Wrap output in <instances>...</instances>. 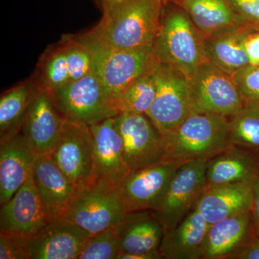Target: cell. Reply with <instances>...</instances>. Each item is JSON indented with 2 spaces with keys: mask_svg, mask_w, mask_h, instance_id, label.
Segmentation results:
<instances>
[{
  "mask_svg": "<svg viewBox=\"0 0 259 259\" xmlns=\"http://www.w3.org/2000/svg\"><path fill=\"white\" fill-rule=\"evenodd\" d=\"M163 7L159 0H122L103 12L100 22L88 32L97 41L115 49L153 46Z\"/></svg>",
  "mask_w": 259,
  "mask_h": 259,
  "instance_id": "cell-1",
  "label": "cell"
},
{
  "mask_svg": "<svg viewBox=\"0 0 259 259\" xmlns=\"http://www.w3.org/2000/svg\"><path fill=\"white\" fill-rule=\"evenodd\" d=\"M204 37L189 15L168 2L163 7L159 30L153 42L156 60L190 79L207 61Z\"/></svg>",
  "mask_w": 259,
  "mask_h": 259,
  "instance_id": "cell-2",
  "label": "cell"
},
{
  "mask_svg": "<svg viewBox=\"0 0 259 259\" xmlns=\"http://www.w3.org/2000/svg\"><path fill=\"white\" fill-rule=\"evenodd\" d=\"M77 36L91 53L94 72L101 81L114 107V102L121 93L151 71L157 62L153 46L136 49H115L97 41L88 32Z\"/></svg>",
  "mask_w": 259,
  "mask_h": 259,
  "instance_id": "cell-3",
  "label": "cell"
},
{
  "mask_svg": "<svg viewBox=\"0 0 259 259\" xmlns=\"http://www.w3.org/2000/svg\"><path fill=\"white\" fill-rule=\"evenodd\" d=\"M164 140L166 158L182 162L209 161L232 145L228 117L194 112Z\"/></svg>",
  "mask_w": 259,
  "mask_h": 259,
  "instance_id": "cell-4",
  "label": "cell"
},
{
  "mask_svg": "<svg viewBox=\"0 0 259 259\" xmlns=\"http://www.w3.org/2000/svg\"><path fill=\"white\" fill-rule=\"evenodd\" d=\"M126 214L117 187L95 181L78 188L61 218L92 236L118 224Z\"/></svg>",
  "mask_w": 259,
  "mask_h": 259,
  "instance_id": "cell-5",
  "label": "cell"
},
{
  "mask_svg": "<svg viewBox=\"0 0 259 259\" xmlns=\"http://www.w3.org/2000/svg\"><path fill=\"white\" fill-rule=\"evenodd\" d=\"M93 71L88 47L77 35H63L44 51L32 76L39 88L51 91L81 79Z\"/></svg>",
  "mask_w": 259,
  "mask_h": 259,
  "instance_id": "cell-6",
  "label": "cell"
},
{
  "mask_svg": "<svg viewBox=\"0 0 259 259\" xmlns=\"http://www.w3.org/2000/svg\"><path fill=\"white\" fill-rule=\"evenodd\" d=\"M192 112L229 117L245 100L233 76L205 61L188 79Z\"/></svg>",
  "mask_w": 259,
  "mask_h": 259,
  "instance_id": "cell-7",
  "label": "cell"
},
{
  "mask_svg": "<svg viewBox=\"0 0 259 259\" xmlns=\"http://www.w3.org/2000/svg\"><path fill=\"white\" fill-rule=\"evenodd\" d=\"M61 115L88 125L118 115L95 72L49 91Z\"/></svg>",
  "mask_w": 259,
  "mask_h": 259,
  "instance_id": "cell-8",
  "label": "cell"
},
{
  "mask_svg": "<svg viewBox=\"0 0 259 259\" xmlns=\"http://www.w3.org/2000/svg\"><path fill=\"white\" fill-rule=\"evenodd\" d=\"M154 78L156 96L146 115L165 138L192 112L189 81L176 70L158 61Z\"/></svg>",
  "mask_w": 259,
  "mask_h": 259,
  "instance_id": "cell-9",
  "label": "cell"
},
{
  "mask_svg": "<svg viewBox=\"0 0 259 259\" xmlns=\"http://www.w3.org/2000/svg\"><path fill=\"white\" fill-rule=\"evenodd\" d=\"M49 155L78 187L95 182L93 134L88 124L64 118Z\"/></svg>",
  "mask_w": 259,
  "mask_h": 259,
  "instance_id": "cell-10",
  "label": "cell"
},
{
  "mask_svg": "<svg viewBox=\"0 0 259 259\" xmlns=\"http://www.w3.org/2000/svg\"><path fill=\"white\" fill-rule=\"evenodd\" d=\"M207 162L204 160L185 162L172 177L163 197L153 209L165 230L180 223L194 208L207 188Z\"/></svg>",
  "mask_w": 259,
  "mask_h": 259,
  "instance_id": "cell-11",
  "label": "cell"
},
{
  "mask_svg": "<svg viewBox=\"0 0 259 259\" xmlns=\"http://www.w3.org/2000/svg\"><path fill=\"white\" fill-rule=\"evenodd\" d=\"M114 120L130 172L166 158L164 138L147 115L121 113Z\"/></svg>",
  "mask_w": 259,
  "mask_h": 259,
  "instance_id": "cell-12",
  "label": "cell"
},
{
  "mask_svg": "<svg viewBox=\"0 0 259 259\" xmlns=\"http://www.w3.org/2000/svg\"><path fill=\"white\" fill-rule=\"evenodd\" d=\"M184 163L166 158L129 172L117 187L126 212L156 208L172 177Z\"/></svg>",
  "mask_w": 259,
  "mask_h": 259,
  "instance_id": "cell-13",
  "label": "cell"
},
{
  "mask_svg": "<svg viewBox=\"0 0 259 259\" xmlns=\"http://www.w3.org/2000/svg\"><path fill=\"white\" fill-rule=\"evenodd\" d=\"M52 220L49 209L37 192L31 174L14 196L1 205L0 232L33 236Z\"/></svg>",
  "mask_w": 259,
  "mask_h": 259,
  "instance_id": "cell-14",
  "label": "cell"
},
{
  "mask_svg": "<svg viewBox=\"0 0 259 259\" xmlns=\"http://www.w3.org/2000/svg\"><path fill=\"white\" fill-rule=\"evenodd\" d=\"M119 253L134 259H162L160 245L164 227L151 209L127 213L117 225Z\"/></svg>",
  "mask_w": 259,
  "mask_h": 259,
  "instance_id": "cell-15",
  "label": "cell"
},
{
  "mask_svg": "<svg viewBox=\"0 0 259 259\" xmlns=\"http://www.w3.org/2000/svg\"><path fill=\"white\" fill-rule=\"evenodd\" d=\"M64 120L51 93L38 87L20 132L28 139L36 156L50 154Z\"/></svg>",
  "mask_w": 259,
  "mask_h": 259,
  "instance_id": "cell-16",
  "label": "cell"
},
{
  "mask_svg": "<svg viewBox=\"0 0 259 259\" xmlns=\"http://www.w3.org/2000/svg\"><path fill=\"white\" fill-rule=\"evenodd\" d=\"M114 117L95 122L90 127L93 139L95 181L117 187L130 171Z\"/></svg>",
  "mask_w": 259,
  "mask_h": 259,
  "instance_id": "cell-17",
  "label": "cell"
},
{
  "mask_svg": "<svg viewBox=\"0 0 259 259\" xmlns=\"http://www.w3.org/2000/svg\"><path fill=\"white\" fill-rule=\"evenodd\" d=\"M91 235L64 218L52 220L41 231L28 237L30 259H78Z\"/></svg>",
  "mask_w": 259,
  "mask_h": 259,
  "instance_id": "cell-18",
  "label": "cell"
},
{
  "mask_svg": "<svg viewBox=\"0 0 259 259\" xmlns=\"http://www.w3.org/2000/svg\"><path fill=\"white\" fill-rule=\"evenodd\" d=\"M255 238L251 209L223 218L209 226L203 259H228Z\"/></svg>",
  "mask_w": 259,
  "mask_h": 259,
  "instance_id": "cell-19",
  "label": "cell"
},
{
  "mask_svg": "<svg viewBox=\"0 0 259 259\" xmlns=\"http://www.w3.org/2000/svg\"><path fill=\"white\" fill-rule=\"evenodd\" d=\"M32 177L53 220L62 218L79 187L61 171L49 154L36 156Z\"/></svg>",
  "mask_w": 259,
  "mask_h": 259,
  "instance_id": "cell-20",
  "label": "cell"
},
{
  "mask_svg": "<svg viewBox=\"0 0 259 259\" xmlns=\"http://www.w3.org/2000/svg\"><path fill=\"white\" fill-rule=\"evenodd\" d=\"M0 144V204L3 205L31 175L36 154L21 132Z\"/></svg>",
  "mask_w": 259,
  "mask_h": 259,
  "instance_id": "cell-21",
  "label": "cell"
},
{
  "mask_svg": "<svg viewBox=\"0 0 259 259\" xmlns=\"http://www.w3.org/2000/svg\"><path fill=\"white\" fill-rule=\"evenodd\" d=\"M255 180L207 187L194 207L209 225L249 210L251 209Z\"/></svg>",
  "mask_w": 259,
  "mask_h": 259,
  "instance_id": "cell-22",
  "label": "cell"
},
{
  "mask_svg": "<svg viewBox=\"0 0 259 259\" xmlns=\"http://www.w3.org/2000/svg\"><path fill=\"white\" fill-rule=\"evenodd\" d=\"M209 224L194 207L180 223L164 231L159 253L163 259H203Z\"/></svg>",
  "mask_w": 259,
  "mask_h": 259,
  "instance_id": "cell-23",
  "label": "cell"
},
{
  "mask_svg": "<svg viewBox=\"0 0 259 259\" xmlns=\"http://www.w3.org/2000/svg\"><path fill=\"white\" fill-rule=\"evenodd\" d=\"M259 174V155L231 145L207 162V187L253 180Z\"/></svg>",
  "mask_w": 259,
  "mask_h": 259,
  "instance_id": "cell-24",
  "label": "cell"
},
{
  "mask_svg": "<svg viewBox=\"0 0 259 259\" xmlns=\"http://www.w3.org/2000/svg\"><path fill=\"white\" fill-rule=\"evenodd\" d=\"M169 2L182 8L205 37L240 27L248 26L234 13L228 0H169Z\"/></svg>",
  "mask_w": 259,
  "mask_h": 259,
  "instance_id": "cell-25",
  "label": "cell"
},
{
  "mask_svg": "<svg viewBox=\"0 0 259 259\" xmlns=\"http://www.w3.org/2000/svg\"><path fill=\"white\" fill-rule=\"evenodd\" d=\"M253 30H258L243 26L206 36L204 40L206 59L232 76L249 64L243 42L246 34Z\"/></svg>",
  "mask_w": 259,
  "mask_h": 259,
  "instance_id": "cell-26",
  "label": "cell"
},
{
  "mask_svg": "<svg viewBox=\"0 0 259 259\" xmlns=\"http://www.w3.org/2000/svg\"><path fill=\"white\" fill-rule=\"evenodd\" d=\"M38 90L32 76L5 92L0 99V144L21 131L25 115Z\"/></svg>",
  "mask_w": 259,
  "mask_h": 259,
  "instance_id": "cell-27",
  "label": "cell"
},
{
  "mask_svg": "<svg viewBox=\"0 0 259 259\" xmlns=\"http://www.w3.org/2000/svg\"><path fill=\"white\" fill-rule=\"evenodd\" d=\"M228 122L232 145L259 155V103L245 100Z\"/></svg>",
  "mask_w": 259,
  "mask_h": 259,
  "instance_id": "cell-28",
  "label": "cell"
},
{
  "mask_svg": "<svg viewBox=\"0 0 259 259\" xmlns=\"http://www.w3.org/2000/svg\"><path fill=\"white\" fill-rule=\"evenodd\" d=\"M154 68L131 83L116 98L114 106L118 115L147 114L156 96Z\"/></svg>",
  "mask_w": 259,
  "mask_h": 259,
  "instance_id": "cell-29",
  "label": "cell"
},
{
  "mask_svg": "<svg viewBox=\"0 0 259 259\" xmlns=\"http://www.w3.org/2000/svg\"><path fill=\"white\" fill-rule=\"evenodd\" d=\"M118 253L116 225L89 237L78 259H117Z\"/></svg>",
  "mask_w": 259,
  "mask_h": 259,
  "instance_id": "cell-30",
  "label": "cell"
},
{
  "mask_svg": "<svg viewBox=\"0 0 259 259\" xmlns=\"http://www.w3.org/2000/svg\"><path fill=\"white\" fill-rule=\"evenodd\" d=\"M232 76L245 100L259 103V65L248 64Z\"/></svg>",
  "mask_w": 259,
  "mask_h": 259,
  "instance_id": "cell-31",
  "label": "cell"
},
{
  "mask_svg": "<svg viewBox=\"0 0 259 259\" xmlns=\"http://www.w3.org/2000/svg\"><path fill=\"white\" fill-rule=\"evenodd\" d=\"M0 258L30 259L28 237L0 232Z\"/></svg>",
  "mask_w": 259,
  "mask_h": 259,
  "instance_id": "cell-32",
  "label": "cell"
},
{
  "mask_svg": "<svg viewBox=\"0 0 259 259\" xmlns=\"http://www.w3.org/2000/svg\"><path fill=\"white\" fill-rule=\"evenodd\" d=\"M242 21L259 30V0H228Z\"/></svg>",
  "mask_w": 259,
  "mask_h": 259,
  "instance_id": "cell-33",
  "label": "cell"
},
{
  "mask_svg": "<svg viewBox=\"0 0 259 259\" xmlns=\"http://www.w3.org/2000/svg\"><path fill=\"white\" fill-rule=\"evenodd\" d=\"M243 44L249 64L259 65V30L247 33Z\"/></svg>",
  "mask_w": 259,
  "mask_h": 259,
  "instance_id": "cell-34",
  "label": "cell"
},
{
  "mask_svg": "<svg viewBox=\"0 0 259 259\" xmlns=\"http://www.w3.org/2000/svg\"><path fill=\"white\" fill-rule=\"evenodd\" d=\"M228 259H259V238H255L251 243L238 250Z\"/></svg>",
  "mask_w": 259,
  "mask_h": 259,
  "instance_id": "cell-35",
  "label": "cell"
},
{
  "mask_svg": "<svg viewBox=\"0 0 259 259\" xmlns=\"http://www.w3.org/2000/svg\"><path fill=\"white\" fill-rule=\"evenodd\" d=\"M251 212L254 224L255 236L259 238V174L253 184Z\"/></svg>",
  "mask_w": 259,
  "mask_h": 259,
  "instance_id": "cell-36",
  "label": "cell"
},
{
  "mask_svg": "<svg viewBox=\"0 0 259 259\" xmlns=\"http://www.w3.org/2000/svg\"><path fill=\"white\" fill-rule=\"evenodd\" d=\"M97 8L101 10L102 13L110 9L113 5L120 3L122 0H93Z\"/></svg>",
  "mask_w": 259,
  "mask_h": 259,
  "instance_id": "cell-37",
  "label": "cell"
},
{
  "mask_svg": "<svg viewBox=\"0 0 259 259\" xmlns=\"http://www.w3.org/2000/svg\"><path fill=\"white\" fill-rule=\"evenodd\" d=\"M159 1H161V3L165 5L166 4V3H168V2H169V0H159Z\"/></svg>",
  "mask_w": 259,
  "mask_h": 259,
  "instance_id": "cell-38",
  "label": "cell"
}]
</instances>
